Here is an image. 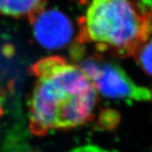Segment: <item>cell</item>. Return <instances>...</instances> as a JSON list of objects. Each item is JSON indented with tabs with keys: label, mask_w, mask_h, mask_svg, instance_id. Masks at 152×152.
I'll list each match as a JSON object with an SVG mask.
<instances>
[{
	"label": "cell",
	"mask_w": 152,
	"mask_h": 152,
	"mask_svg": "<svg viewBox=\"0 0 152 152\" xmlns=\"http://www.w3.org/2000/svg\"><path fill=\"white\" fill-rule=\"evenodd\" d=\"M119 118H120V116H119L117 112L113 110H105L101 114L97 124L102 129H115L119 123Z\"/></svg>",
	"instance_id": "52a82bcc"
},
{
	"label": "cell",
	"mask_w": 152,
	"mask_h": 152,
	"mask_svg": "<svg viewBox=\"0 0 152 152\" xmlns=\"http://www.w3.org/2000/svg\"><path fill=\"white\" fill-rule=\"evenodd\" d=\"M70 152H112V151L104 149L97 146H84V147H80L75 149H72Z\"/></svg>",
	"instance_id": "ba28073f"
},
{
	"label": "cell",
	"mask_w": 152,
	"mask_h": 152,
	"mask_svg": "<svg viewBox=\"0 0 152 152\" xmlns=\"http://www.w3.org/2000/svg\"><path fill=\"white\" fill-rule=\"evenodd\" d=\"M77 58L80 59L78 67L103 96L127 102L152 101V90L137 84L119 65L98 54Z\"/></svg>",
	"instance_id": "3957f363"
},
{
	"label": "cell",
	"mask_w": 152,
	"mask_h": 152,
	"mask_svg": "<svg viewBox=\"0 0 152 152\" xmlns=\"http://www.w3.org/2000/svg\"><path fill=\"white\" fill-rule=\"evenodd\" d=\"M31 73L37 79L28 104L29 129L34 135L75 128L92 120L97 92L78 66L50 56L38 61Z\"/></svg>",
	"instance_id": "6da1fadb"
},
{
	"label": "cell",
	"mask_w": 152,
	"mask_h": 152,
	"mask_svg": "<svg viewBox=\"0 0 152 152\" xmlns=\"http://www.w3.org/2000/svg\"><path fill=\"white\" fill-rule=\"evenodd\" d=\"M133 58L147 74L152 76V38L150 37L134 53Z\"/></svg>",
	"instance_id": "8992f818"
},
{
	"label": "cell",
	"mask_w": 152,
	"mask_h": 152,
	"mask_svg": "<svg viewBox=\"0 0 152 152\" xmlns=\"http://www.w3.org/2000/svg\"><path fill=\"white\" fill-rule=\"evenodd\" d=\"M27 152H32V151H27Z\"/></svg>",
	"instance_id": "30bf717a"
},
{
	"label": "cell",
	"mask_w": 152,
	"mask_h": 152,
	"mask_svg": "<svg viewBox=\"0 0 152 152\" xmlns=\"http://www.w3.org/2000/svg\"><path fill=\"white\" fill-rule=\"evenodd\" d=\"M138 4L146 11L152 13V0H138Z\"/></svg>",
	"instance_id": "9c48e42d"
},
{
	"label": "cell",
	"mask_w": 152,
	"mask_h": 152,
	"mask_svg": "<svg viewBox=\"0 0 152 152\" xmlns=\"http://www.w3.org/2000/svg\"><path fill=\"white\" fill-rule=\"evenodd\" d=\"M47 2L48 0H0V15L30 20L44 9Z\"/></svg>",
	"instance_id": "5b68a950"
},
{
	"label": "cell",
	"mask_w": 152,
	"mask_h": 152,
	"mask_svg": "<svg viewBox=\"0 0 152 152\" xmlns=\"http://www.w3.org/2000/svg\"><path fill=\"white\" fill-rule=\"evenodd\" d=\"M30 22L37 41L46 49H62L72 39L74 29L72 21L58 9H43Z\"/></svg>",
	"instance_id": "277c9868"
},
{
	"label": "cell",
	"mask_w": 152,
	"mask_h": 152,
	"mask_svg": "<svg viewBox=\"0 0 152 152\" xmlns=\"http://www.w3.org/2000/svg\"><path fill=\"white\" fill-rule=\"evenodd\" d=\"M152 35V13L133 0H92L79 19V45L130 57Z\"/></svg>",
	"instance_id": "7a4b0ae2"
}]
</instances>
